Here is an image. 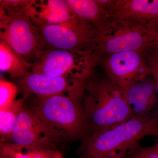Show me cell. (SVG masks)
I'll use <instances>...</instances> for the list:
<instances>
[{"instance_id":"obj_1","label":"cell","mask_w":158,"mask_h":158,"mask_svg":"<svg viewBox=\"0 0 158 158\" xmlns=\"http://www.w3.org/2000/svg\"><path fill=\"white\" fill-rule=\"evenodd\" d=\"M82 103L87 135L110 129L133 117L123 90L105 73L98 75L95 70L88 79Z\"/></svg>"},{"instance_id":"obj_2","label":"cell","mask_w":158,"mask_h":158,"mask_svg":"<svg viewBox=\"0 0 158 158\" xmlns=\"http://www.w3.org/2000/svg\"><path fill=\"white\" fill-rule=\"evenodd\" d=\"M83 95L30 96L25 98L24 105L42 122L55 143L82 140L88 132Z\"/></svg>"},{"instance_id":"obj_3","label":"cell","mask_w":158,"mask_h":158,"mask_svg":"<svg viewBox=\"0 0 158 158\" xmlns=\"http://www.w3.org/2000/svg\"><path fill=\"white\" fill-rule=\"evenodd\" d=\"M158 136V115L127 121L110 129L89 134L82 140L81 158H110L125 153L147 136Z\"/></svg>"},{"instance_id":"obj_4","label":"cell","mask_w":158,"mask_h":158,"mask_svg":"<svg viewBox=\"0 0 158 158\" xmlns=\"http://www.w3.org/2000/svg\"><path fill=\"white\" fill-rule=\"evenodd\" d=\"M44 49L97 52L100 34L76 15L62 24L37 27Z\"/></svg>"},{"instance_id":"obj_5","label":"cell","mask_w":158,"mask_h":158,"mask_svg":"<svg viewBox=\"0 0 158 158\" xmlns=\"http://www.w3.org/2000/svg\"><path fill=\"white\" fill-rule=\"evenodd\" d=\"M101 58L98 52L50 50L34 63L32 73L54 77L86 80L99 65Z\"/></svg>"},{"instance_id":"obj_6","label":"cell","mask_w":158,"mask_h":158,"mask_svg":"<svg viewBox=\"0 0 158 158\" xmlns=\"http://www.w3.org/2000/svg\"><path fill=\"white\" fill-rule=\"evenodd\" d=\"M157 31L132 21L116 20L100 35L97 51L101 56L126 52L145 53L155 48Z\"/></svg>"},{"instance_id":"obj_7","label":"cell","mask_w":158,"mask_h":158,"mask_svg":"<svg viewBox=\"0 0 158 158\" xmlns=\"http://www.w3.org/2000/svg\"><path fill=\"white\" fill-rule=\"evenodd\" d=\"M0 38L18 55L34 63L46 51L39 28L28 16H9L0 11Z\"/></svg>"},{"instance_id":"obj_8","label":"cell","mask_w":158,"mask_h":158,"mask_svg":"<svg viewBox=\"0 0 158 158\" xmlns=\"http://www.w3.org/2000/svg\"><path fill=\"white\" fill-rule=\"evenodd\" d=\"M99 65L105 73L123 90L128 85L150 75L144 52H126L104 55Z\"/></svg>"},{"instance_id":"obj_9","label":"cell","mask_w":158,"mask_h":158,"mask_svg":"<svg viewBox=\"0 0 158 158\" xmlns=\"http://www.w3.org/2000/svg\"><path fill=\"white\" fill-rule=\"evenodd\" d=\"M87 80L54 77L31 72L27 76L18 79L16 84L25 98H46L58 95L80 96L83 94Z\"/></svg>"},{"instance_id":"obj_10","label":"cell","mask_w":158,"mask_h":158,"mask_svg":"<svg viewBox=\"0 0 158 158\" xmlns=\"http://www.w3.org/2000/svg\"><path fill=\"white\" fill-rule=\"evenodd\" d=\"M10 141L28 147L51 149L55 148V142L48 130L25 105L16 119Z\"/></svg>"},{"instance_id":"obj_11","label":"cell","mask_w":158,"mask_h":158,"mask_svg":"<svg viewBox=\"0 0 158 158\" xmlns=\"http://www.w3.org/2000/svg\"><path fill=\"white\" fill-rule=\"evenodd\" d=\"M123 92L133 117L145 118L158 115V94L151 75L131 83Z\"/></svg>"},{"instance_id":"obj_12","label":"cell","mask_w":158,"mask_h":158,"mask_svg":"<svg viewBox=\"0 0 158 158\" xmlns=\"http://www.w3.org/2000/svg\"><path fill=\"white\" fill-rule=\"evenodd\" d=\"M112 12L114 19L132 21L158 30V0H116Z\"/></svg>"},{"instance_id":"obj_13","label":"cell","mask_w":158,"mask_h":158,"mask_svg":"<svg viewBox=\"0 0 158 158\" xmlns=\"http://www.w3.org/2000/svg\"><path fill=\"white\" fill-rule=\"evenodd\" d=\"M77 16L98 31L100 35L109 28L114 19L110 9L98 0H67Z\"/></svg>"},{"instance_id":"obj_14","label":"cell","mask_w":158,"mask_h":158,"mask_svg":"<svg viewBox=\"0 0 158 158\" xmlns=\"http://www.w3.org/2000/svg\"><path fill=\"white\" fill-rule=\"evenodd\" d=\"M76 16L67 1L48 0L36 3L35 14L32 18L37 27L62 24Z\"/></svg>"},{"instance_id":"obj_15","label":"cell","mask_w":158,"mask_h":158,"mask_svg":"<svg viewBox=\"0 0 158 158\" xmlns=\"http://www.w3.org/2000/svg\"><path fill=\"white\" fill-rule=\"evenodd\" d=\"M34 63L28 62L18 55L2 40L0 41V69L12 78L19 79L31 73Z\"/></svg>"},{"instance_id":"obj_16","label":"cell","mask_w":158,"mask_h":158,"mask_svg":"<svg viewBox=\"0 0 158 158\" xmlns=\"http://www.w3.org/2000/svg\"><path fill=\"white\" fill-rule=\"evenodd\" d=\"M56 150L17 145L11 142L0 144V154L9 158H54Z\"/></svg>"},{"instance_id":"obj_17","label":"cell","mask_w":158,"mask_h":158,"mask_svg":"<svg viewBox=\"0 0 158 158\" xmlns=\"http://www.w3.org/2000/svg\"><path fill=\"white\" fill-rule=\"evenodd\" d=\"M26 98L16 100L7 107L0 110L1 143L10 141L19 114L23 107Z\"/></svg>"},{"instance_id":"obj_18","label":"cell","mask_w":158,"mask_h":158,"mask_svg":"<svg viewBox=\"0 0 158 158\" xmlns=\"http://www.w3.org/2000/svg\"><path fill=\"white\" fill-rule=\"evenodd\" d=\"M36 1L1 0L0 11L9 16H25L31 17L35 14Z\"/></svg>"},{"instance_id":"obj_19","label":"cell","mask_w":158,"mask_h":158,"mask_svg":"<svg viewBox=\"0 0 158 158\" xmlns=\"http://www.w3.org/2000/svg\"><path fill=\"white\" fill-rule=\"evenodd\" d=\"M18 87L12 82L0 80V110L7 107L15 100Z\"/></svg>"},{"instance_id":"obj_20","label":"cell","mask_w":158,"mask_h":158,"mask_svg":"<svg viewBox=\"0 0 158 158\" xmlns=\"http://www.w3.org/2000/svg\"><path fill=\"white\" fill-rule=\"evenodd\" d=\"M124 158H158V142L149 147L137 143L128 150Z\"/></svg>"},{"instance_id":"obj_21","label":"cell","mask_w":158,"mask_h":158,"mask_svg":"<svg viewBox=\"0 0 158 158\" xmlns=\"http://www.w3.org/2000/svg\"><path fill=\"white\" fill-rule=\"evenodd\" d=\"M150 69V75L154 81L158 94V53L155 48H152L144 53Z\"/></svg>"},{"instance_id":"obj_22","label":"cell","mask_w":158,"mask_h":158,"mask_svg":"<svg viewBox=\"0 0 158 158\" xmlns=\"http://www.w3.org/2000/svg\"><path fill=\"white\" fill-rule=\"evenodd\" d=\"M54 158H64L60 152L56 151Z\"/></svg>"},{"instance_id":"obj_23","label":"cell","mask_w":158,"mask_h":158,"mask_svg":"<svg viewBox=\"0 0 158 158\" xmlns=\"http://www.w3.org/2000/svg\"><path fill=\"white\" fill-rule=\"evenodd\" d=\"M124 154H121L112 157L110 158H124Z\"/></svg>"},{"instance_id":"obj_24","label":"cell","mask_w":158,"mask_h":158,"mask_svg":"<svg viewBox=\"0 0 158 158\" xmlns=\"http://www.w3.org/2000/svg\"><path fill=\"white\" fill-rule=\"evenodd\" d=\"M158 34V30L157 31ZM155 48L157 52L158 53V38L157 39V42L156 43V44L155 46Z\"/></svg>"},{"instance_id":"obj_25","label":"cell","mask_w":158,"mask_h":158,"mask_svg":"<svg viewBox=\"0 0 158 158\" xmlns=\"http://www.w3.org/2000/svg\"><path fill=\"white\" fill-rule=\"evenodd\" d=\"M0 158H9L6 157V156L2 155L0 154Z\"/></svg>"}]
</instances>
